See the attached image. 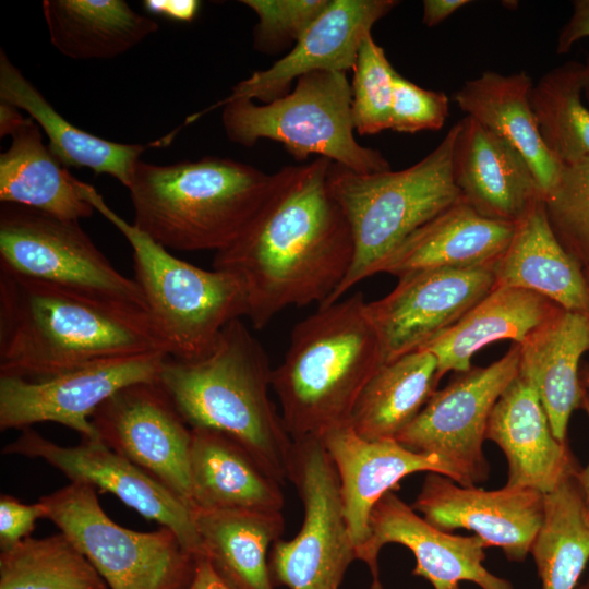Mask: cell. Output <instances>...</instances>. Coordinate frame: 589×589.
<instances>
[{
	"label": "cell",
	"mask_w": 589,
	"mask_h": 589,
	"mask_svg": "<svg viewBox=\"0 0 589 589\" xmlns=\"http://www.w3.org/2000/svg\"><path fill=\"white\" fill-rule=\"evenodd\" d=\"M293 443L289 481L302 502L303 522L294 538L273 544L272 578L289 589H340L349 565L358 558L339 479L321 438Z\"/></svg>",
	"instance_id": "cell-10"
},
{
	"label": "cell",
	"mask_w": 589,
	"mask_h": 589,
	"mask_svg": "<svg viewBox=\"0 0 589 589\" xmlns=\"http://www.w3.org/2000/svg\"><path fill=\"white\" fill-rule=\"evenodd\" d=\"M485 440L494 442L507 459L506 485L546 494L580 469L567 442L553 434L536 388L519 375L494 405Z\"/></svg>",
	"instance_id": "cell-22"
},
{
	"label": "cell",
	"mask_w": 589,
	"mask_h": 589,
	"mask_svg": "<svg viewBox=\"0 0 589 589\" xmlns=\"http://www.w3.org/2000/svg\"><path fill=\"white\" fill-rule=\"evenodd\" d=\"M582 408L585 409L589 419V393L588 392L586 393ZM577 477H578V481H579L585 501L589 508V462L584 469H579Z\"/></svg>",
	"instance_id": "cell-46"
},
{
	"label": "cell",
	"mask_w": 589,
	"mask_h": 589,
	"mask_svg": "<svg viewBox=\"0 0 589 589\" xmlns=\"http://www.w3.org/2000/svg\"><path fill=\"white\" fill-rule=\"evenodd\" d=\"M584 269H585L586 278H587L588 284H589V268H584Z\"/></svg>",
	"instance_id": "cell-50"
},
{
	"label": "cell",
	"mask_w": 589,
	"mask_h": 589,
	"mask_svg": "<svg viewBox=\"0 0 589 589\" xmlns=\"http://www.w3.org/2000/svg\"><path fill=\"white\" fill-rule=\"evenodd\" d=\"M457 124L453 177L460 197L485 218L517 224L544 197L533 170L513 145L472 118Z\"/></svg>",
	"instance_id": "cell-20"
},
{
	"label": "cell",
	"mask_w": 589,
	"mask_h": 589,
	"mask_svg": "<svg viewBox=\"0 0 589 589\" xmlns=\"http://www.w3.org/2000/svg\"><path fill=\"white\" fill-rule=\"evenodd\" d=\"M143 7L149 14L189 23L196 17L201 2L197 0H145Z\"/></svg>",
	"instance_id": "cell-43"
},
{
	"label": "cell",
	"mask_w": 589,
	"mask_h": 589,
	"mask_svg": "<svg viewBox=\"0 0 589 589\" xmlns=\"http://www.w3.org/2000/svg\"><path fill=\"white\" fill-rule=\"evenodd\" d=\"M82 194L130 243L133 279L169 357L191 360L204 356L228 323L247 316L245 292L233 275L172 255L115 213L93 185L83 182Z\"/></svg>",
	"instance_id": "cell-7"
},
{
	"label": "cell",
	"mask_w": 589,
	"mask_h": 589,
	"mask_svg": "<svg viewBox=\"0 0 589 589\" xmlns=\"http://www.w3.org/2000/svg\"><path fill=\"white\" fill-rule=\"evenodd\" d=\"M325 157L272 173L268 192L213 268L242 284L256 329L289 306L325 303L353 260L351 228L327 185Z\"/></svg>",
	"instance_id": "cell-1"
},
{
	"label": "cell",
	"mask_w": 589,
	"mask_h": 589,
	"mask_svg": "<svg viewBox=\"0 0 589 589\" xmlns=\"http://www.w3.org/2000/svg\"><path fill=\"white\" fill-rule=\"evenodd\" d=\"M365 304L358 291L318 305L292 328L272 387L293 442L321 438L348 424L362 390L384 364Z\"/></svg>",
	"instance_id": "cell-4"
},
{
	"label": "cell",
	"mask_w": 589,
	"mask_h": 589,
	"mask_svg": "<svg viewBox=\"0 0 589 589\" xmlns=\"http://www.w3.org/2000/svg\"><path fill=\"white\" fill-rule=\"evenodd\" d=\"M0 101L25 111L48 137V147L64 166L88 168L113 177L127 189L140 156L148 147L168 144H123L101 139L69 122L0 50Z\"/></svg>",
	"instance_id": "cell-29"
},
{
	"label": "cell",
	"mask_w": 589,
	"mask_h": 589,
	"mask_svg": "<svg viewBox=\"0 0 589 589\" xmlns=\"http://www.w3.org/2000/svg\"><path fill=\"white\" fill-rule=\"evenodd\" d=\"M411 507L435 528L473 531L486 545L503 550L510 561L530 553L544 516V494L504 485L497 490L465 486L428 472Z\"/></svg>",
	"instance_id": "cell-18"
},
{
	"label": "cell",
	"mask_w": 589,
	"mask_h": 589,
	"mask_svg": "<svg viewBox=\"0 0 589 589\" xmlns=\"http://www.w3.org/2000/svg\"><path fill=\"white\" fill-rule=\"evenodd\" d=\"M543 203L558 241L589 268V157L565 165Z\"/></svg>",
	"instance_id": "cell-38"
},
{
	"label": "cell",
	"mask_w": 589,
	"mask_h": 589,
	"mask_svg": "<svg viewBox=\"0 0 589 589\" xmlns=\"http://www.w3.org/2000/svg\"><path fill=\"white\" fill-rule=\"evenodd\" d=\"M0 266L145 310L134 279L111 264L77 220L3 203L0 207Z\"/></svg>",
	"instance_id": "cell-12"
},
{
	"label": "cell",
	"mask_w": 589,
	"mask_h": 589,
	"mask_svg": "<svg viewBox=\"0 0 589 589\" xmlns=\"http://www.w3.org/2000/svg\"><path fill=\"white\" fill-rule=\"evenodd\" d=\"M388 543L409 549L416 560L412 574L434 589H452L460 581H471L481 589H514L510 581L484 567L486 545L478 536L464 537L435 528L394 491L374 506L370 537L358 553V560L369 567L371 589H384L378 555Z\"/></svg>",
	"instance_id": "cell-17"
},
{
	"label": "cell",
	"mask_w": 589,
	"mask_h": 589,
	"mask_svg": "<svg viewBox=\"0 0 589 589\" xmlns=\"http://www.w3.org/2000/svg\"><path fill=\"white\" fill-rule=\"evenodd\" d=\"M560 308L531 290L494 287L422 349L436 358L441 378L450 371L466 372L471 369V358L477 351L501 339L521 342Z\"/></svg>",
	"instance_id": "cell-30"
},
{
	"label": "cell",
	"mask_w": 589,
	"mask_h": 589,
	"mask_svg": "<svg viewBox=\"0 0 589 589\" xmlns=\"http://www.w3.org/2000/svg\"><path fill=\"white\" fill-rule=\"evenodd\" d=\"M187 589H230L213 570L205 557L196 560L193 579Z\"/></svg>",
	"instance_id": "cell-45"
},
{
	"label": "cell",
	"mask_w": 589,
	"mask_h": 589,
	"mask_svg": "<svg viewBox=\"0 0 589 589\" xmlns=\"http://www.w3.org/2000/svg\"><path fill=\"white\" fill-rule=\"evenodd\" d=\"M457 132L455 123L432 152L398 171L359 173L332 161L328 190L349 221L354 252L347 276L323 304L338 301L357 284L378 274L405 239L460 200L453 177Z\"/></svg>",
	"instance_id": "cell-6"
},
{
	"label": "cell",
	"mask_w": 589,
	"mask_h": 589,
	"mask_svg": "<svg viewBox=\"0 0 589 589\" xmlns=\"http://www.w3.org/2000/svg\"><path fill=\"white\" fill-rule=\"evenodd\" d=\"M492 271L494 287L531 290L565 310L589 316V284L584 266L556 238L543 200L515 225Z\"/></svg>",
	"instance_id": "cell-27"
},
{
	"label": "cell",
	"mask_w": 589,
	"mask_h": 589,
	"mask_svg": "<svg viewBox=\"0 0 589 589\" xmlns=\"http://www.w3.org/2000/svg\"><path fill=\"white\" fill-rule=\"evenodd\" d=\"M589 37V0H575L572 14L557 36L556 52L567 53L572 47Z\"/></svg>",
	"instance_id": "cell-42"
},
{
	"label": "cell",
	"mask_w": 589,
	"mask_h": 589,
	"mask_svg": "<svg viewBox=\"0 0 589 589\" xmlns=\"http://www.w3.org/2000/svg\"><path fill=\"white\" fill-rule=\"evenodd\" d=\"M271 181L272 175L230 158L140 159L128 188L133 225L167 250L216 253L245 228Z\"/></svg>",
	"instance_id": "cell-5"
},
{
	"label": "cell",
	"mask_w": 589,
	"mask_h": 589,
	"mask_svg": "<svg viewBox=\"0 0 589 589\" xmlns=\"http://www.w3.org/2000/svg\"><path fill=\"white\" fill-rule=\"evenodd\" d=\"M576 589H589V576L588 578L586 579V581L584 584H580L576 587Z\"/></svg>",
	"instance_id": "cell-49"
},
{
	"label": "cell",
	"mask_w": 589,
	"mask_h": 589,
	"mask_svg": "<svg viewBox=\"0 0 589 589\" xmlns=\"http://www.w3.org/2000/svg\"><path fill=\"white\" fill-rule=\"evenodd\" d=\"M218 107H223L226 136L237 145L252 147L267 139L280 143L299 161L318 155L359 173L390 169L380 151L354 137L351 85L345 72L304 74L292 92L264 105L251 99L219 100L189 117L187 123Z\"/></svg>",
	"instance_id": "cell-8"
},
{
	"label": "cell",
	"mask_w": 589,
	"mask_h": 589,
	"mask_svg": "<svg viewBox=\"0 0 589 589\" xmlns=\"http://www.w3.org/2000/svg\"><path fill=\"white\" fill-rule=\"evenodd\" d=\"M10 136L0 155V201L27 206L59 218L80 220L95 208L82 183L43 142L39 125L16 107L0 101V136Z\"/></svg>",
	"instance_id": "cell-23"
},
{
	"label": "cell",
	"mask_w": 589,
	"mask_h": 589,
	"mask_svg": "<svg viewBox=\"0 0 589 589\" xmlns=\"http://www.w3.org/2000/svg\"><path fill=\"white\" fill-rule=\"evenodd\" d=\"M41 7L50 43L75 60L119 57L158 29L123 0H45Z\"/></svg>",
	"instance_id": "cell-32"
},
{
	"label": "cell",
	"mask_w": 589,
	"mask_h": 589,
	"mask_svg": "<svg viewBox=\"0 0 589 589\" xmlns=\"http://www.w3.org/2000/svg\"><path fill=\"white\" fill-rule=\"evenodd\" d=\"M440 381L437 360L425 349L385 363L362 390L348 424L366 440L396 438L437 390Z\"/></svg>",
	"instance_id": "cell-33"
},
{
	"label": "cell",
	"mask_w": 589,
	"mask_h": 589,
	"mask_svg": "<svg viewBox=\"0 0 589 589\" xmlns=\"http://www.w3.org/2000/svg\"><path fill=\"white\" fill-rule=\"evenodd\" d=\"M515 225L485 218L460 197L405 239L378 273L400 277L432 268L492 267L507 248Z\"/></svg>",
	"instance_id": "cell-25"
},
{
	"label": "cell",
	"mask_w": 589,
	"mask_h": 589,
	"mask_svg": "<svg viewBox=\"0 0 589 589\" xmlns=\"http://www.w3.org/2000/svg\"><path fill=\"white\" fill-rule=\"evenodd\" d=\"M578 471L544 494L543 521L530 550L542 589H576L589 561V508Z\"/></svg>",
	"instance_id": "cell-34"
},
{
	"label": "cell",
	"mask_w": 589,
	"mask_h": 589,
	"mask_svg": "<svg viewBox=\"0 0 589 589\" xmlns=\"http://www.w3.org/2000/svg\"><path fill=\"white\" fill-rule=\"evenodd\" d=\"M91 562L62 533L28 537L0 552V589H107Z\"/></svg>",
	"instance_id": "cell-36"
},
{
	"label": "cell",
	"mask_w": 589,
	"mask_h": 589,
	"mask_svg": "<svg viewBox=\"0 0 589 589\" xmlns=\"http://www.w3.org/2000/svg\"><path fill=\"white\" fill-rule=\"evenodd\" d=\"M530 104L546 148L564 166L589 157V107L584 104V63L568 61L545 72Z\"/></svg>",
	"instance_id": "cell-35"
},
{
	"label": "cell",
	"mask_w": 589,
	"mask_h": 589,
	"mask_svg": "<svg viewBox=\"0 0 589 589\" xmlns=\"http://www.w3.org/2000/svg\"><path fill=\"white\" fill-rule=\"evenodd\" d=\"M532 86L526 71H485L466 81L454 94V101L466 116L507 141L526 158L545 196L564 165L541 139L530 104Z\"/></svg>",
	"instance_id": "cell-28"
},
{
	"label": "cell",
	"mask_w": 589,
	"mask_h": 589,
	"mask_svg": "<svg viewBox=\"0 0 589 589\" xmlns=\"http://www.w3.org/2000/svg\"><path fill=\"white\" fill-rule=\"evenodd\" d=\"M157 350L144 309L0 266V375L41 378Z\"/></svg>",
	"instance_id": "cell-2"
},
{
	"label": "cell",
	"mask_w": 589,
	"mask_h": 589,
	"mask_svg": "<svg viewBox=\"0 0 589 589\" xmlns=\"http://www.w3.org/2000/svg\"><path fill=\"white\" fill-rule=\"evenodd\" d=\"M518 345V375L536 388L555 437L567 442L569 418L587 393L579 361L589 350V316L560 308Z\"/></svg>",
	"instance_id": "cell-24"
},
{
	"label": "cell",
	"mask_w": 589,
	"mask_h": 589,
	"mask_svg": "<svg viewBox=\"0 0 589 589\" xmlns=\"http://www.w3.org/2000/svg\"><path fill=\"white\" fill-rule=\"evenodd\" d=\"M452 589H460V588H459V585H458V586L453 587Z\"/></svg>",
	"instance_id": "cell-51"
},
{
	"label": "cell",
	"mask_w": 589,
	"mask_h": 589,
	"mask_svg": "<svg viewBox=\"0 0 589 589\" xmlns=\"http://www.w3.org/2000/svg\"><path fill=\"white\" fill-rule=\"evenodd\" d=\"M493 288L492 267L432 268L398 277L389 293L365 304L384 364L422 349Z\"/></svg>",
	"instance_id": "cell-15"
},
{
	"label": "cell",
	"mask_w": 589,
	"mask_h": 589,
	"mask_svg": "<svg viewBox=\"0 0 589 589\" xmlns=\"http://www.w3.org/2000/svg\"><path fill=\"white\" fill-rule=\"evenodd\" d=\"M190 481L192 509L281 513L285 497L274 479L232 437L191 428Z\"/></svg>",
	"instance_id": "cell-26"
},
{
	"label": "cell",
	"mask_w": 589,
	"mask_h": 589,
	"mask_svg": "<svg viewBox=\"0 0 589 589\" xmlns=\"http://www.w3.org/2000/svg\"><path fill=\"white\" fill-rule=\"evenodd\" d=\"M273 370L260 341L236 318L204 356L168 357L157 382L190 428L232 437L283 484L294 443L271 398Z\"/></svg>",
	"instance_id": "cell-3"
},
{
	"label": "cell",
	"mask_w": 589,
	"mask_h": 589,
	"mask_svg": "<svg viewBox=\"0 0 589 589\" xmlns=\"http://www.w3.org/2000/svg\"><path fill=\"white\" fill-rule=\"evenodd\" d=\"M519 345L485 368L455 373L436 390L414 420L395 438L421 455H436L453 481L472 486L489 479L483 442L490 414L498 397L518 375Z\"/></svg>",
	"instance_id": "cell-11"
},
{
	"label": "cell",
	"mask_w": 589,
	"mask_h": 589,
	"mask_svg": "<svg viewBox=\"0 0 589 589\" xmlns=\"http://www.w3.org/2000/svg\"><path fill=\"white\" fill-rule=\"evenodd\" d=\"M351 115L354 131L374 135L390 128L396 70L372 34L360 46L353 65Z\"/></svg>",
	"instance_id": "cell-37"
},
{
	"label": "cell",
	"mask_w": 589,
	"mask_h": 589,
	"mask_svg": "<svg viewBox=\"0 0 589 589\" xmlns=\"http://www.w3.org/2000/svg\"><path fill=\"white\" fill-rule=\"evenodd\" d=\"M202 556L230 589H275L268 552L285 529L283 513L192 509Z\"/></svg>",
	"instance_id": "cell-31"
},
{
	"label": "cell",
	"mask_w": 589,
	"mask_h": 589,
	"mask_svg": "<svg viewBox=\"0 0 589 589\" xmlns=\"http://www.w3.org/2000/svg\"><path fill=\"white\" fill-rule=\"evenodd\" d=\"M398 4L396 0H329L285 57L238 82L223 100L257 99L268 104L290 93L292 82L304 74L352 70L374 24Z\"/></svg>",
	"instance_id": "cell-19"
},
{
	"label": "cell",
	"mask_w": 589,
	"mask_h": 589,
	"mask_svg": "<svg viewBox=\"0 0 589 589\" xmlns=\"http://www.w3.org/2000/svg\"><path fill=\"white\" fill-rule=\"evenodd\" d=\"M579 378L582 388L589 393V363L585 364L579 371Z\"/></svg>",
	"instance_id": "cell-48"
},
{
	"label": "cell",
	"mask_w": 589,
	"mask_h": 589,
	"mask_svg": "<svg viewBox=\"0 0 589 589\" xmlns=\"http://www.w3.org/2000/svg\"><path fill=\"white\" fill-rule=\"evenodd\" d=\"M448 113L449 99L444 92L422 88L396 72L389 130L410 134L436 131Z\"/></svg>",
	"instance_id": "cell-40"
},
{
	"label": "cell",
	"mask_w": 589,
	"mask_h": 589,
	"mask_svg": "<svg viewBox=\"0 0 589 589\" xmlns=\"http://www.w3.org/2000/svg\"><path fill=\"white\" fill-rule=\"evenodd\" d=\"M51 520L91 562L110 589H187L196 557L161 526L149 532L121 527L108 517L96 489L83 482L39 500Z\"/></svg>",
	"instance_id": "cell-9"
},
{
	"label": "cell",
	"mask_w": 589,
	"mask_h": 589,
	"mask_svg": "<svg viewBox=\"0 0 589 589\" xmlns=\"http://www.w3.org/2000/svg\"><path fill=\"white\" fill-rule=\"evenodd\" d=\"M469 3V0H424L422 22L429 27L436 26Z\"/></svg>",
	"instance_id": "cell-44"
},
{
	"label": "cell",
	"mask_w": 589,
	"mask_h": 589,
	"mask_svg": "<svg viewBox=\"0 0 589 589\" xmlns=\"http://www.w3.org/2000/svg\"><path fill=\"white\" fill-rule=\"evenodd\" d=\"M168 357L157 350L108 358L41 378L0 375V430L55 422L97 440L96 409L124 386L157 381Z\"/></svg>",
	"instance_id": "cell-13"
},
{
	"label": "cell",
	"mask_w": 589,
	"mask_h": 589,
	"mask_svg": "<svg viewBox=\"0 0 589 589\" xmlns=\"http://www.w3.org/2000/svg\"><path fill=\"white\" fill-rule=\"evenodd\" d=\"M257 16L253 47L265 53L294 45L325 10L329 0H242Z\"/></svg>",
	"instance_id": "cell-39"
},
{
	"label": "cell",
	"mask_w": 589,
	"mask_h": 589,
	"mask_svg": "<svg viewBox=\"0 0 589 589\" xmlns=\"http://www.w3.org/2000/svg\"><path fill=\"white\" fill-rule=\"evenodd\" d=\"M335 466L345 517L358 553L370 537V516L376 503L399 489L406 477L435 472L453 480L436 455L417 454L395 438L366 440L345 424L321 437Z\"/></svg>",
	"instance_id": "cell-21"
},
{
	"label": "cell",
	"mask_w": 589,
	"mask_h": 589,
	"mask_svg": "<svg viewBox=\"0 0 589 589\" xmlns=\"http://www.w3.org/2000/svg\"><path fill=\"white\" fill-rule=\"evenodd\" d=\"M584 63V97L589 106V56Z\"/></svg>",
	"instance_id": "cell-47"
},
{
	"label": "cell",
	"mask_w": 589,
	"mask_h": 589,
	"mask_svg": "<svg viewBox=\"0 0 589 589\" xmlns=\"http://www.w3.org/2000/svg\"><path fill=\"white\" fill-rule=\"evenodd\" d=\"M2 453L38 458L67 476L71 482L87 483L110 492L143 517L171 529L196 560L202 546L192 508L129 459L99 438L82 440L76 446H60L27 428L7 444Z\"/></svg>",
	"instance_id": "cell-16"
},
{
	"label": "cell",
	"mask_w": 589,
	"mask_h": 589,
	"mask_svg": "<svg viewBox=\"0 0 589 589\" xmlns=\"http://www.w3.org/2000/svg\"><path fill=\"white\" fill-rule=\"evenodd\" d=\"M91 423L105 445L192 508L191 428L157 381L122 387L96 409Z\"/></svg>",
	"instance_id": "cell-14"
},
{
	"label": "cell",
	"mask_w": 589,
	"mask_h": 589,
	"mask_svg": "<svg viewBox=\"0 0 589 589\" xmlns=\"http://www.w3.org/2000/svg\"><path fill=\"white\" fill-rule=\"evenodd\" d=\"M46 515L47 508L40 501L25 504L14 496L1 494L0 548H9L31 537L36 521Z\"/></svg>",
	"instance_id": "cell-41"
}]
</instances>
